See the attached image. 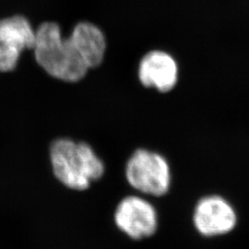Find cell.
Segmentation results:
<instances>
[{
	"mask_svg": "<svg viewBox=\"0 0 249 249\" xmlns=\"http://www.w3.org/2000/svg\"><path fill=\"white\" fill-rule=\"evenodd\" d=\"M35 55L37 63L50 76L67 82H78L89 71L80 53L69 38L63 37L60 26L42 23L36 31Z\"/></svg>",
	"mask_w": 249,
	"mask_h": 249,
	"instance_id": "cell-1",
	"label": "cell"
},
{
	"mask_svg": "<svg viewBox=\"0 0 249 249\" xmlns=\"http://www.w3.org/2000/svg\"><path fill=\"white\" fill-rule=\"evenodd\" d=\"M50 157L55 178L72 190L88 189L106 172L104 161L88 143L58 139L51 146Z\"/></svg>",
	"mask_w": 249,
	"mask_h": 249,
	"instance_id": "cell-2",
	"label": "cell"
},
{
	"mask_svg": "<svg viewBox=\"0 0 249 249\" xmlns=\"http://www.w3.org/2000/svg\"><path fill=\"white\" fill-rule=\"evenodd\" d=\"M124 178L135 193L161 197L169 193L173 174L169 160L158 151L139 148L124 164Z\"/></svg>",
	"mask_w": 249,
	"mask_h": 249,
	"instance_id": "cell-3",
	"label": "cell"
},
{
	"mask_svg": "<svg viewBox=\"0 0 249 249\" xmlns=\"http://www.w3.org/2000/svg\"><path fill=\"white\" fill-rule=\"evenodd\" d=\"M117 230L135 241L148 239L159 228V213L148 196L135 193L122 197L115 208Z\"/></svg>",
	"mask_w": 249,
	"mask_h": 249,
	"instance_id": "cell-4",
	"label": "cell"
},
{
	"mask_svg": "<svg viewBox=\"0 0 249 249\" xmlns=\"http://www.w3.org/2000/svg\"><path fill=\"white\" fill-rule=\"evenodd\" d=\"M237 223L238 214L234 206L222 195L201 196L193 208V227L205 238L227 235L236 228Z\"/></svg>",
	"mask_w": 249,
	"mask_h": 249,
	"instance_id": "cell-5",
	"label": "cell"
},
{
	"mask_svg": "<svg viewBox=\"0 0 249 249\" xmlns=\"http://www.w3.org/2000/svg\"><path fill=\"white\" fill-rule=\"evenodd\" d=\"M180 69L177 58L168 51L151 49L144 53L137 68V78L146 89L169 93L178 86Z\"/></svg>",
	"mask_w": 249,
	"mask_h": 249,
	"instance_id": "cell-6",
	"label": "cell"
},
{
	"mask_svg": "<svg viewBox=\"0 0 249 249\" xmlns=\"http://www.w3.org/2000/svg\"><path fill=\"white\" fill-rule=\"evenodd\" d=\"M89 70L104 62L107 50V36L104 31L90 21L77 23L68 37Z\"/></svg>",
	"mask_w": 249,
	"mask_h": 249,
	"instance_id": "cell-7",
	"label": "cell"
},
{
	"mask_svg": "<svg viewBox=\"0 0 249 249\" xmlns=\"http://www.w3.org/2000/svg\"><path fill=\"white\" fill-rule=\"evenodd\" d=\"M36 31L28 18L21 15L0 19V45L21 53L34 49Z\"/></svg>",
	"mask_w": 249,
	"mask_h": 249,
	"instance_id": "cell-8",
	"label": "cell"
},
{
	"mask_svg": "<svg viewBox=\"0 0 249 249\" xmlns=\"http://www.w3.org/2000/svg\"><path fill=\"white\" fill-rule=\"evenodd\" d=\"M20 53L0 45V72L13 71L18 61Z\"/></svg>",
	"mask_w": 249,
	"mask_h": 249,
	"instance_id": "cell-9",
	"label": "cell"
}]
</instances>
